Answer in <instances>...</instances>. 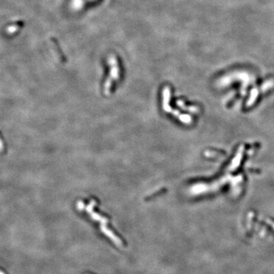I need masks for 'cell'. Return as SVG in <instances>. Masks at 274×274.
Here are the masks:
<instances>
[{"label": "cell", "instance_id": "1", "mask_svg": "<svg viewBox=\"0 0 274 274\" xmlns=\"http://www.w3.org/2000/svg\"><path fill=\"white\" fill-rule=\"evenodd\" d=\"M94 204H95V202H94V200H92V201L90 203V204L86 207V209L85 208V209L86 210V211L88 212V214L92 217V219H94V220L101 222V229L102 232H103L104 234L106 235L108 237H109L116 245H118V246H122V245H123V243H122L121 241H120L117 236L114 235L106 227V223L108 222V219L102 217V216L97 214V213H94V211H93V207H94Z\"/></svg>", "mask_w": 274, "mask_h": 274}]
</instances>
